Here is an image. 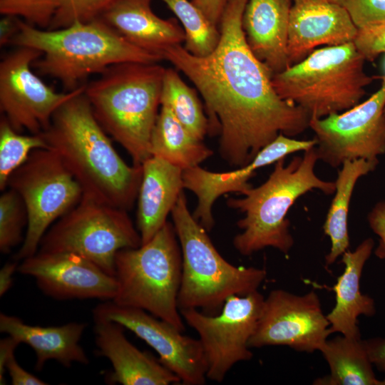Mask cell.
<instances>
[{"instance_id": "obj_1", "label": "cell", "mask_w": 385, "mask_h": 385, "mask_svg": "<svg viewBox=\"0 0 385 385\" xmlns=\"http://www.w3.org/2000/svg\"><path fill=\"white\" fill-rule=\"evenodd\" d=\"M247 1H227L220 41L209 55H192L180 44L163 54L196 86L205 104L208 132L220 133V155L240 168L279 133L297 135L310 120L304 109L280 98L272 73L249 48L242 26Z\"/></svg>"}, {"instance_id": "obj_2", "label": "cell", "mask_w": 385, "mask_h": 385, "mask_svg": "<svg viewBox=\"0 0 385 385\" xmlns=\"http://www.w3.org/2000/svg\"><path fill=\"white\" fill-rule=\"evenodd\" d=\"M79 184L83 196L125 210L138 198L142 165H128L80 93L53 114L41 134Z\"/></svg>"}, {"instance_id": "obj_3", "label": "cell", "mask_w": 385, "mask_h": 385, "mask_svg": "<svg viewBox=\"0 0 385 385\" xmlns=\"http://www.w3.org/2000/svg\"><path fill=\"white\" fill-rule=\"evenodd\" d=\"M17 31L9 43L36 48L42 56L33 63L41 75L58 80L66 92L78 88L88 76L122 63H155L163 58L141 49L101 17L44 30L17 18Z\"/></svg>"}, {"instance_id": "obj_4", "label": "cell", "mask_w": 385, "mask_h": 385, "mask_svg": "<svg viewBox=\"0 0 385 385\" xmlns=\"http://www.w3.org/2000/svg\"><path fill=\"white\" fill-rule=\"evenodd\" d=\"M165 71L158 63H118L85 86L96 118L125 149L135 165H142L151 157L150 139Z\"/></svg>"}, {"instance_id": "obj_5", "label": "cell", "mask_w": 385, "mask_h": 385, "mask_svg": "<svg viewBox=\"0 0 385 385\" xmlns=\"http://www.w3.org/2000/svg\"><path fill=\"white\" fill-rule=\"evenodd\" d=\"M319 160L315 147L294 157L285 165L284 158L275 163L267 180L258 187H250L242 198H230L231 208L245 213L237 225L242 232L235 236L233 245L242 255L272 247L287 253L294 245L287 214L295 201L312 190L333 194L335 183L319 178L315 173Z\"/></svg>"}, {"instance_id": "obj_6", "label": "cell", "mask_w": 385, "mask_h": 385, "mask_svg": "<svg viewBox=\"0 0 385 385\" xmlns=\"http://www.w3.org/2000/svg\"><path fill=\"white\" fill-rule=\"evenodd\" d=\"M170 213L183 257L180 310L201 309L205 314H217L230 297L257 290L266 270L236 267L225 260L189 211L183 191Z\"/></svg>"}, {"instance_id": "obj_7", "label": "cell", "mask_w": 385, "mask_h": 385, "mask_svg": "<svg viewBox=\"0 0 385 385\" xmlns=\"http://www.w3.org/2000/svg\"><path fill=\"white\" fill-rule=\"evenodd\" d=\"M366 60L354 42L315 49L301 61L273 75L282 99L312 118L345 111L360 103L376 76L364 71Z\"/></svg>"}, {"instance_id": "obj_8", "label": "cell", "mask_w": 385, "mask_h": 385, "mask_svg": "<svg viewBox=\"0 0 385 385\" xmlns=\"http://www.w3.org/2000/svg\"><path fill=\"white\" fill-rule=\"evenodd\" d=\"M173 223L166 222L148 242L115 257V304L143 309L183 332L178 307L183 257Z\"/></svg>"}, {"instance_id": "obj_9", "label": "cell", "mask_w": 385, "mask_h": 385, "mask_svg": "<svg viewBox=\"0 0 385 385\" xmlns=\"http://www.w3.org/2000/svg\"><path fill=\"white\" fill-rule=\"evenodd\" d=\"M141 245L127 210L83 196L48 228L38 251L75 253L114 276L118 251Z\"/></svg>"}, {"instance_id": "obj_10", "label": "cell", "mask_w": 385, "mask_h": 385, "mask_svg": "<svg viewBox=\"0 0 385 385\" xmlns=\"http://www.w3.org/2000/svg\"><path fill=\"white\" fill-rule=\"evenodd\" d=\"M6 188L21 197L28 214L24 242L14 257L17 261L36 254L48 228L83 197L79 184L50 148L32 151L11 175Z\"/></svg>"}, {"instance_id": "obj_11", "label": "cell", "mask_w": 385, "mask_h": 385, "mask_svg": "<svg viewBox=\"0 0 385 385\" xmlns=\"http://www.w3.org/2000/svg\"><path fill=\"white\" fill-rule=\"evenodd\" d=\"M264 301L265 297L256 290L230 297L217 314H207L197 309L180 310L183 319L199 336L207 364V379L222 382L235 364L252 358L248 344Z\"/></svg>"}, {"instance_id": "obj_12", "label": "cell", "mask_w": 385, "mask_h": 385, "mask_svg": "<svg viewBox=\"0 0 385 385\" xmlns=\"http://www.w3.org/2000/svg\"><path fill=\"white\" fill-rule=\"evenodd\" d=\"M366 101L341 113L312 118L319 160L332 168L346 161L376 160L385 153V76Z\"/></svg>"}, {"instance_id": "obj_13", "label": "cell", "mask_w": 385, "mask_h": 385, "mask_svg": "<svg viewBox=\"0 0 385 385\" xmlns=\"http://www.w3.org/2000/svg\"><path fill=\"white\" fill-rule=\"evenodd\" d=\"M42 53L17 46L0 63V109L13 128L39 135L50 125L54 113L67 101L85 91L86 84L65 93L47 86L31 70Z\"/></svg>"}, {"instance_id": "obj_14", "label": "cell", "mask_w": 385, "mask_h": 385, "mask_svg": "<svg viewBox=\"0 0 385 385\" xmlns=\"http://www.w3.org/2000/svg\"><path fill=\"white\" fill-rule=\"evenodd\" d=\"M314 291L297 295L283 289L272 290L265 298L250 348L284 345L312 353L319 350L332 332Z\"/></svg>"}, {"instance_id": "obj_15", "label": "cell", "mask_w": 385, "mask_h": 385, "mask_svg": "<svg viewBox=\"0 0 385 385\" xmlns=\"http://www.w3.org/2000/svg\"><path fill=\"white\" fill-rule=\"evenodd\" d=\"M93 316L120 324L151 346L160 361L185 385H202L206 381L207 364L200 340L183 334L170 323L138 308L103 301Z\"/></svg>"}, {"instance_id": "obj_16", "label": "cell", "mask_w": 385, "mask_h": 385, "mask_svg": "<svg viewBox=\"0 0 385 385\" xmlns=\"http://www.w3.org/2000/svg\"><path fill=\"white\" fill-rule=\"evenodd\" d=\"M17 272L34 278L43 294L58 300H113L117 291L114 276L72 252L37 251L21 260Z\"/></svg>"}, {"instance_id": "obj_17", "label": "cell", "mask_w": 385, "mask_h": 385, "mask_svg": "<svg viewBox=\"0 0 385 385\" xmlns=\"http://www.w3.org/2000/svg\"><path fill=\"white\" fill-rule=\"evenodd\" d=\"M358 28L346 9L324 0H292L288 27L290 66L319 46L354 42Z\"/></svg>"}, {"instance_id": "obj_18", "label": "cell", "mask_w": 385, "mask_h": 385, "mask_svg": "<svg viewBox=\"0 0 385 385\" xmlns=\"http://www.w3.org/2000/svg\"><path fill=\"white\" fill-rule=\"evenodd\" d=\"M298 150L297 141L282 133L265 146L247 165L239 169L224 173H214L200 165L183 170V186L192 191L197 198L192 216L207 232L212 230L215 221L212 207L215 201L227 192L243 194L252 187L248 180L255 171L275 163Z\"/></svg>"}, {"instance_id": "obj_19", "label": "cell", "mask_w": 385, "mask_h": 385, "mask_svg": "<svg viewBox=\"0 0 385 385\" xmlns=\"http://www.w3.org/2000/svg\"><path fill=\"white\" fill-rule=\"evenodd\" d=\"M95 343L99 356L107 358L112 372L111 384L123 385H168L181 383L159 359L130 343L120 324L93 317Z\"/></svg>"}, {"instance_id": "obj_20", "label": "cell", "mask_w": 385, "mask_h": 385, "mask_svg": "<svg viewBox=\"0 0 385 385\" xmlns=\"http://www.w3.org/2000/svg\"><path fill=\"white\" fill-rule=\"evenodd\" d=\"M292 0H247L242 17L247 43L273 75L290 66L288 27Z\"/></svg>"}, {"instance_id": "obj_21", "label": "cell", "mask_w": 385, "mask_h": 385, "mask_svg": "<svg viewBox=\"0 0 385 385\" xmlns=\"http://www.w3.org/2000/svg\"><path fill=\"white\" fill-rule=\"evenodd\" d=\"M150 1L115 0L100 17L134 46L163 58L164 51L181 44L185 35L175 19L155 15Z\"/></svg>"}, {"instance_id": "obj_22", "label": "cell", "mask_w": 385, "mask_h": 385, "mask_svg": "<svg viewBox=\"0 0 385 385\" xmlns=\"http://www.w3.org/2000/svg\"><path fill=\"white\" fill-rule=\"evenodd\" d=\"M138 195L137 225L142 245L148 242L167 222L183 191V170L151 156L142 165Z\"/></svg>"}, {"instance_id": "obj_23", "label": "cell", "mask_w": 385, "mask_h": 385, "mask_svg": "<svg viewBox=\"0 0 385 385\" xmlns=\"http://www.w3.org/2000/svg\"><path fill=\"white\" fill-rule=\"evenodd\" d=\"M86 327V324L79 322L34 326L16 316L0 314V332L34 349L36 356L35 369L38 371L49 360H55L65 367H71L73 363L88 364L89 359L79 343Z\"/></svg>"}, {"instance_id": "obj_24", "label": "cell", "mask_w": 385, "mask_h": 385, "mask_svg": "<svg viewBox=\"0 0 385 385\" xmlns=\"http://www.w3.org/2000/svg\"><path fill=\"white\" fill-rule=\"evenodd\" d=\"M374 247L373 239L369 237L354 251L347 250L342 255L344 270L332 288L336 294V303L327 315L332 333L339 332L351 339L361 338L358 317L360 315L371 317L376 313L374 299L360 290L362 270Z\"/></svg>"}, {"instance_id": "obj_25", "label": "cell", "mask_w": 385, "mask_h": 385, "mask_svg": "<svg viewBox=\"0 0 385 385\" xmlns=\"http://www.w3.org/2000/svg\"><path fill=\"white\" fill-rule=\"evenodd\" d=\"M378 164L379 159L346 161L338 171L334 196L323 225L324 233L331 242L330 251L325 257L327 266L349 250L348 216L353 191L359 179L374 171Z\"/></svg>"}, {"instance_id": "obj_26", "label": "cell", "mask_w": 385, "mask_h": 385, "mask_svg": "<svg viewBox=\"0 0 385 385\" xmlns=\"http://www.w3.org/2000/svg\"><path fill=\"white\" fill-rule=\"evenodd\" d=\"M151 156L162 158L185 170L199 165L213 152L188 131L170 108L161 105L150 139Z\"/></svg>"}, {"instance_id": "obj_27", "label": "cell", "mask_w": 385, "mask_h": 385, "mask_svg": "<svg viewBox=\"0 0 385 385\" xmlns=\"http://www.w3.org/2000/svg\"><path fill=\"white\" fill-rule=\"evenodd\" d=\"M327 361L330 374L314 384L327 385H384L376 378L364 343L361 338L338 336L327 339L319 350Z\"/></svg>"}, {"instance_id": "obj_28", "label": "cell", "mask_w": 385, "mask_h": 385, "mask_svg": "<svg viewBox=\"0 0 385 385\" xmlns=\"http://www.w3.org/2000/svg\"><path fill=\"white\" fill-rule=\"evenodd\" d=\"M170 108L175 118L194 136L203 140L209 130L208 119L192 88L173 68H165L160 106Z\"/></svg>"}, {"instance_id": "obj_29", "label": "cell", "mask_w": 385, "mask_h": 385, "mask_svg": "<svg viewBox=\"0 0 385 385\" xmlns=\"http://www.w3.org/2000/svg\"><path fill=\"white\" fill-rule=\"evenodd\" d=\"M175 14L185 32V48L197 56L211 53L220 41V34L203 12L188 0H161Z\"/></svg>"}, {"instance_id": "obj_30", "label": "cell", "mask_w": 385, "mask_h": 385, "mask_svg": "<svg viewBox=\"0 0 385 385\" xmlns=\"http://www.w3.org/2000/svg\"><path fill=\"white\" fill-rule=\"evenodd\" d=\"M49 148L41 134L21 135L4 115L0 120V190L6 189L9 177L24 164L32 151Z\"/></svg>"}, {"instance_id": "obj_31", "label": "cell", "mask_w": 385, "mask_h": 385, "mask_svg": "<svg viewBox=\"0 0 385 385\" xmlns=\"http://www.w3.org/2000/svg\"><path fill=\"white\" fill-rule=\"evenodd\" d=\"M28 214L21 197L13 189L4 190L0 196V252L7 254L22 244Z\"/></svg>"}, {"instance_id": "obj_32", "label": "cell", "mask_w": 385, "mask_h": 385, "mask_svg": "<svg viewBox=\"0 0 385 385\" xmlns=\"http://www.w3.org/2000/svg\"><path fill=\"white\" fill-rule=\"evenodd\" d=\"M60 0H0V13L21 17L39 29H48L59 6Z\"/></svg>"}, {"instance_id": "obj_33", "label": "cell", "mask_w": 385, "mask_h": 385, "mask_svg": "<svg viewBox=\"0 0 385 385\" xmlns=\"http://www.w3.org/2000/svg\"><path fill=\"white\" fill-rule=\"evenodd\" d=\"M115 0H60L59 6L48 29H58L75 22L98 18Z\"/></svg>"}, {"instance_id": "obj_34", "label": "cell", "mask_w": 385, "mask_h": 385, "mask_svg": "<svg viewBox=\"0 0 385 385\" xmlns=\"http://www.w3.org/2000/svg\"><path fill=\"white\" fill-rule=\"evenodd\" d=\"M344 7L358 29L385 23V0H345Z\"/></svg>"}, {"instance_id": "obj_35", "label": "cell", "mask_w": 385, "mask_h": 385, "mask_svg": "<svg viewBox=\"0 0 385 385\" xmlns=\"http://www.w3.org/2000/svg\"><path fill=\"white\" fill-rule=\"evenodd\" d=\"M354 43L366 61L385 53V23L358 29Z\"/></svg>"}, {"instance_id": "obj_36", "label": "cell", "mask_w": 385, "mask_h": 385, "mask_svg": "<svg viewBox=\"0 0 385 385\" xmlns=\"http://www.w3.org/2000/svg\"><path fill=\"white\" fill-rule=\"evenodd\" d=\"M369 225L379 237V244L374 251L375 255L385 260V200L378 202L367 215Z\"/></svg>"}, {"instance_id": "obj_37", "label": "cell", "mask_w": 385, "mask_h": 385, "mask_svg": "<svg viewBox=\"0 0 385 385\" xmlns=\"http://www.w3.org/2000/svg\"><path fill=\"white\" fill-rule=\"evenodd\" d=\"M13 385H45L47 382L23 369L17 362L14 353L6 359L4 365Z\"/></svg>"}, {"instance_id": "obj_38", "label": "cell", "mask_w": 385, "mask_h": 385, "mask_svg": "<svg viewBox=\"0 0 385 385\" xmlns=\"http://www.w3.org/2000/svg\"><path fill=\"white\" fill-rule=\"evenodd\" d=\"M369 359L380 371L385 372V338L364 340Z\"/></svg>"}, {"instance_id": "obj_39", "label": "cell", "mask_w": 385, "mask_h": 385, "mask_svg": "<svg viewBox=\"0 0 385 385\" xmlns=\"http://www.w3.org/2000/svg\"><path fill=\"white\" fill-rule=\"evenodd\" d=\"M228 0H192L210 21L217 26Z\"/></svg>"}, {"instance_id": "obj_40", "label": "cell", "mask_w": 385, "mask_h": 385, "mask_svg": "<svg viewBox=\"0 0 385 385\" xmlns=\"http://www.w3.org/2000/svg\"><path fill=\"white\" fill-rule=\"evenodd\" d=\"M20 343L14 337L9 336L0 341V384H5L4 365L7 358L14 353Z\"/></svg>"}, {"instance_id": "obj_41", "label": "cell", "mask_w": 385, "mask_h": 385, "mask_svg": "<svg viewBox=\"0 0 385 385\" xmlns=\"http://www.w3.org/2000/svg\"><path fill=\"white\" fill-rule=\"evenodd\" d=\"M19 262L14 260L4 265L0 270V296L5 294L11 287L13 274L18 270Z\"/></svg>"}, {"instance_id": "obj_42", "label": "cell", "mask_w": 385, "mask_h": 385, "mask_svg": "<svg viewBox=\"0 0 385 385\" xmlns=\"http://www.w3.org/2000/svg\"><path fill=\"white\" fill-rule=\"evenodd\" d=\"M324 1H327L332 3V4L341 5V6H344V1H345V0H324Z\"/></svg>"}, {"instance_id": "obj_43", "label": "cell", "mask_w": 385, "mask_h": 385, "mask_svg": "<svg viewBox=\"0 0 385 385\" xmlns=\"http://www.w3.org/2000/svg\"><path fill=\"white\" fill-rule=\"evenodd\" d=\"M384 113H385V108H384Z\"/></svg>"}]
</instances>
